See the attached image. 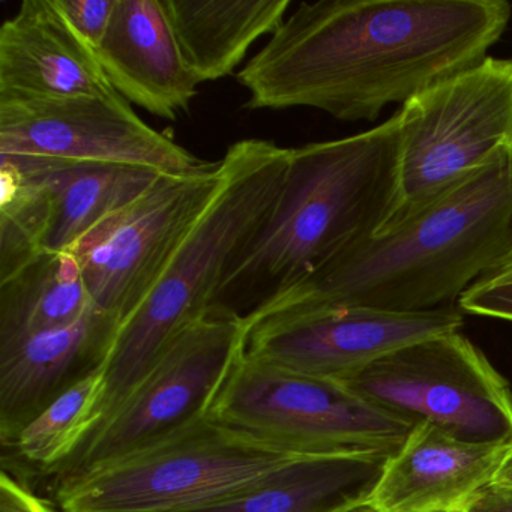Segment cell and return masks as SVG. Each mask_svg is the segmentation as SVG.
I'll return each mask as SVG.
<instances>
[{
  "mask_svg": "<svg viewBox=\"0 0 512 512\" xmlns=\"http://www.w3.org/2000/svg\"><path fill=\"white\" fill-rule=\"evenodd\" d=\"M506 0L301 2L238 73L250 110H320L373 122L488 58Z\"/></svg>",
  "mask_w": 512,
  "mask_h": 512,
  "instance_id": "6da1fadb",
  "label": "cell"
},
{
  "mask_svg": "<svg viewBox=\"0 0 512 512\" xmlns=\"http://www.w3.org/2000/svg\"><path fill=\"white\" fill-rule=\"evenodd\" d=\"M512 241V160L467 179L245 316L326 308L419 313L458 302Z\"/></svg>",
  "mask_w": 512,
  "mask_h": 512,
  "instance_id": "7a4b0ae2",
  "label": "cell"
},
{
  "mask_svg": "<svg viewBox=\"0 0 512 512\" xmlns=\"http://www.w3.org/2000/svg\"><path fill=\"white\" fill-rule=\"evenodd\" d=\"M401 118L292 148L277 203L236 257L214 305L248 316L263 302L373 238L398 191Z\"/></svg>",
  "mask_w": 512,
  "mask_h": 512,
  "instance_id": "3957f363",
  "label": "cell"
},
{
  "mask_svg": "<svg viewBox=\"0 0 512 512\" xmlns=\"http://www.w3.org/2000/svg\"><path fill=\"white\" fill-rule=\"evenodd\" d=\"M290 155L292 148L263 139L239 140L227 149L211 202L119 326L103 364L106 394L97 428L115 415L170 340L214 307L230 266L277 203Z\"/></svg>",
  "mask_w": 512,
  "mask_h": 512,
  "instance_id": "277c9868",
  "label": "cell"
},
{
  "mask_svg": "<svg viewBox=\"0 0 512 512\" xmlns=\"http://www.w3.org/2000/svg\"><path fill=\"white\" fill-rule=\"evenodd\" d=\"M308 455L217 419L118 460L56 476L64 512H185L235 496Z\"/></svg>",
  "mask_w": 512,
  "mask_h": 512,
  "instance_id": "5b68a950",
  "label": "cell"
},
{
  "mask_svg": "<svg viewBox=\"0 0 512 512\" xmlns=\"http://www.w3.org/2000/svg\"><path fill=\"white\" fill-rule=\"evenodd\" d=\"M398 191L379 233L409 220L476 173L512 160V61L488 56L407 101Z\"/></svg>",
  "mask_w": 512,
  "mask_h": 512,
  "instance_id": "8992f818",
  "label": "cell"
},
{
  "mask_svg": "<svg viewBox=\"0 0 512 512\" xmlns=\"http://www.w3.org/2000/svg\"><path fill=\"white\" fill-rule=\"evenodd\" d=\"M209 416L308 455H392L415 427L346 383L287 373L245 353Z\"/></svg>",
  "mask_w": 512,
  "mask_h": 512,
  "instance_id": "52a82bcc",
  "label": "cell"
},
{
  "mask_svg": "<svg viewBox=\"0 0 512 512\" xmlns=\"http://www.w3.org/2000/svg\"><path fill=\"white\" fill-rule=\"evenodd\" d=\"M247 337L245 317L218 305L188 323L56 476L118 460L208 418L245 353Z\"/></svg>",
  "mask_w": 512,
  "mask_h": 512,
  "instance_id": "ba28073f",
  "label": "cell"
},
{
  "mask_svg": "<svg viewBox=\"0 0 512 512\" xmlns=\"http://www.w3.org/2000/svg\"><path fill=\"white\" fill-rule=\"evenodd\" d=\"M356 394L413 425L469 442L512 443V391L460 331L400 347L346 380Z\"/></svg>",
  "mask_w": 512,
  "mask_h": 512,
  "instance_id": "9c48e42d",
  "label": "cell"
},
{
  "mask_svg": "<svg viewBox=\"0 0 512 512\" xmlns=\"http://www.w3.org/2000/svg\"><path fill=\"white\" fill-rule=\"evenodd\" d=\"M221 161L188 173H163L130 205L98 224L70 250L95 307L124 320L211 202Z\"/></svg>",
  "mask_w": 512,
  "mask_h": 512,
  "instance_id": "30bf717a",
  "label": "cell"
},
{
  "mask_svg": "<svg viewBox=\"0 0 512 512\" xmlns=\"http://www.w3.org/2000/svg\"><path fill=\"white\" fill-rule=\"evenodd\" d=\"M0 155L188 173L209 161L146 124L119 94L0 101Z\"/></svg>",
  "mask_w": 512,
  "mask_h": 512,
  "instance_id": "8fae6325",
  "label": "cell"
},
{
  "mask_svg": "<svg viewBox=\"0 0 512 512\" xmlns=\"http://www.w3.org/2000/svg\"><path fill=\"white\" fill-rule=\"evenodd\" d=\"M458 305L394 313L326 308L272 314L248 326L245 356L287 373L346 382L407 344L460 331Z\"/></svg>",
  "mask_w": 512,
  "mask_h": 512,
  "instance_id": "7c38bea8",
  "label": "cell"
},
{
  "mask_svg": "<svg viewBox=\"0 0 512 512\" xmlns=\"http://www.w3.org/2000/svg\"><path fill=\"white\" fill-rule=\"evenodd\" d=\"M121 320L98 310L65 328L0 343V443L104 364Z\"/></svg>",
  "mask_w": 512,
  "mask_h": 512,
  "instance_id": "4fadbf2b",
  "label": "cell"
},
{
  "mask_svg": "<svg viewBox=\"0 0 512 512\" xmlns=\"http://www.w3.org/2000/svg\"><path fill=\"white\" fill-rule=\"evenodd\" d=\"M512 443L469 442L419 422L385 469L370 497L379 512L466 508L490 487Z\"/></svg>",
  "mask_w": 512,
  "mask_h": 512,
  "instance_id": "5bb4252c",
  "label": "cell"
},
{
  "mask_svg": "<svg viewBox=\"0 0 512 512\" xmlns=\"http://www.w3.org/2000/svg\"><path fill=\"white\" fill-rule=\"evenodd\" d=\"M113 94L95 50L56 0H23L0 28V101Z\"/></svg>",
  "mask_w": 512,
  "mask_h": 512,
  "instance_id": "9a60e30c",
  "label": "cell"
},
{
  "mask_svg": "<svg viewBox=\"0 0 512 512\" xmlns=\"http://www.w3.org/2000/svg\"><path fill=\"white\" fill-rule=\"evenodd\" d=\"M95 55L121 97L166 121L190 112L202 85L185 64L164 0H118Z\"/></svg>",
  "mask_w": 512,
  "mask_h": 512,
  "instance_id": "2e32d148",
  "label": "cell"
},
{
  "mask_svg": "<svg viewBox=\"0 0 512 512\" xmlns=\"http://www.w3.org/2000/svg\"><path fill=\"white\" fill-rule=\"evenodd\" d=\"M389 457L301 458L235 496L185 512H343L370 500Z\"/></svg>",
  "mask_w": 512,
  "mask_h": 512,
  "instance_id": "e0dca14e",
  "label": "cell"
},
{
  "mask_svg": "<svg viewBox=\"0 0 512 512\" xmlns=\"http://www.w3.org/2000/svg\"><path fill=\"white\" fill-rule=\"evenodd\" d=\"M185 64L200 83L232 76L260 38L287 17L290 0H164Z\"/></svg>",
  "mask_w": 512,
  "mask_h": 512,
  "instance_id": "ac0fdd59",
  "label": "cell"
},
{
  "mask_svg": "<svg viewBox=\"0 0 512 512\" xmlns=\"http://www.w3.org/2000/svg\"><path fill=\"white\" fill-rule=\"evenodd\" d=\"M46 175L52 214L44 251L64 253L142 196L163 173L118 164L46 160Z\"/></svg>",
  "mask_w": 512,
  "mask_h": 512,
  "instance_id": "d6986e66",
  "label": "cell"
},
{
  "mask_svg": "<svg viewBox=\"0 0 512 512\" xmlns=\"http://www.w3.org/2000/svg\"><path fill=\"white\" fill-rule=\"evenodd\" d=\"M94 308L77 257L44 251L0 281V343L65 328Z\"/></svg>",
  "mask_w": 512,
  "mask_h": 512,
  "instance_id": "ffe728a7",
  "label": "cell"
},
{
  "mask_svg": "<svg viewBox=\"0 0 512 512\" xmlns=\"http://www.w3.org/2000/svg\"><path fill=\"white\" fill-rule=\"evenodd\" d=\"M106 394L104 367L83 377L59 395L19 436L4 448V460L17 463L14 469L58 475L92 436L100 422Z\"/></svg>",
  "mask_w": 512,
  "mask_h": 512,
  "instance_id": "44dd1931",
  "label": "cell"
},
{
  "mask_svg": "<svg viewBox=\"0 0 512 512\" xmlns=\"http://www.w3.org/2000/svg\"><path fill=\"white\" fill-rule=\"evenodd\" d=\"M0 281L44 253L52 214L46 160L0 155Z\"/></svg>",
  "mask_w": 512,
  "mask_h": 512,
  "instance_id": "7402d4cb",
  "label": "cell"
},
{
  "mask_svg": "<svg viewBox=\"0 0 512 512\" xmlns=\"http://www.w3.org/2000/svg\"><path fill=\"white\" fill-rule=\"evenodd\" d=\"M74 31L97 50L103 43L118 0H56Z\"/></svg>",
  "mask_w": 512,
  "mask_h": 512,
  "instance_id": "603a6c76",
  "label": "cell"
},
{
  "mask_svg": "<svg viewBox=\"0 0 512 512\" xmlns=\"http://www.w3.org/2000/svg\"><path fill=\"white\" fill-rule=\"evenodd\" d=\"M463 313L512 322V283L502 286H472L458 299Z\"/></svg>",
  "mask_w": 512,
  "mask_h": 512,
  "instance_id": "cb8c5ba5",
  "label": "cell"
},
{
  "mask_svg": "<svg viewBox=\"0 0 512 512\" xmlns=\"http://www.w3.org/2000/svg\"><path fill=\"white\" fill-rule=\"evenodd\" d=\"M0 512H58V509L46 499L38 497L25 482L2 470Z\"/></svg>",
  "mask_w": 512,
  "mask_h": 512,
  "instance_id": "d4e9b609",
  "label": "cell"
},
{
  "mask_svg": "<svg viewBox=\"0 0 512 512\" xmlns=\"http://www.w3.org/2000/svg\"><path fill=\"white\" fill-rule=\"evenodd\" d=\"M467 512H512V487L491 484L467 503Z\"/></svg>",
  "mask_w": 512,
  "mask_h": 512,
  "instance_id": "484cf974",
  "label": "cell"
},
{
  "mask_svg": "<svg viewBox=\"0 0 512 512\" xmlns=\"http://www.w3.org/2000/svg\"><path fill=\"white\" fill-rule=\"evenodd\" d=\"M512 283V241L505 253L476 281L473 286L491 287Z\"/></svg>",
  "mask_w": 512,
  "mask_h": 512,
  "instance_id": "4316f807",
  "label": "cell"
},
{
  "mask_svg": "<svg viewBox=\"0 0 512 512\" xmlns=\"http://www.w3.org/2000/svg\"><path fill=\"white\" fill-rule=\"evenodd\" d=\"M494 485H502V487H512V446L494 478Z\"/></svg>",
  "mask_w": 512,
  "mask_h": 512,
  "instance_id": "83f0119b",
  "label": "cell"
},
{
  "mask_svg": "<svg viewBox=\"0 0 512 512\" xmlns=\"http://www.w3.org/2000/svg\"><path fill=\"white\" fill-rule=\"evenodd\" d=\"M343 512H379L373 505H371L370 500L367 502L359 503V505L352 506V508L346 509Z\"/></svg>",
  "mask_w": 512,
  "mask_h": 512,
  "instance_id": "f1b7e54d",
  "label": "cell"
},
{
  "mask_svg": "<svg viewBox=\"0 0 512 512\" xmlns=\"http://www.w3.org/2000/svg\"><path fill=\"white\" fill-rule=\"evenodd\" d=\"M436 512H467L464 508H455V509H445V511H436Z\"/></svg>",
  "mask_w": 512,
  "mask_h": 512,
  "instance_id": "f546056e",
  "label": "cell"
}]
</instances>
